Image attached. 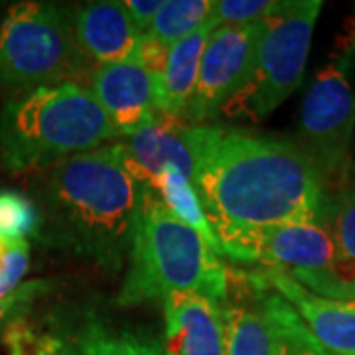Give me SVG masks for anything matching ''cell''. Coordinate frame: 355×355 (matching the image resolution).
<instances>
[{
	"instance_id": "obj_1",
	"label": "cell",
	"mask_w": 355,
	"mask_h": 355,
	"mask_svg": "<svg viewBox=\"0 0 355 355\" xmlns=\"http://www.w3.org/2000/svg\"><path fill=\"white\" fill-rule=\"evenodd\" d=\"M193 188L225 249L284 223H324L328 190L296 142L241 128L200 125Z\"/></svg>"
},
{
	"instance_id": "obj_2",
	"label": "cell",
	"mask_w": 355,
	"mask_h": 355,
	"mask_svg": "<svg viewBox=\"0 0 355 355\" xmlns=\"http://www.w3.org/2000/svg\"><path fill=\"white\" fill-rule=\"evenodd\" d=\"M142 184L116 140L36 172L38 239L105 272L127 266L139 219Z\"/></svg>"
},
{
	"instance_id": "obj_3",
	"label": "cell",
	"mask_w": 355,
	"mask_h": 355,
	"mask_svg": "<svg viewBox=\"0 0 355 355\" xmlns=\"http://www.w3.org/2000/svg\"><path fill=\"white\" fill-rule=\"evenodd\" d=\"M227 291L229 270L223 257L180 221L154 188L144 186L116 304H164L172 294H202L225 302Z\"/></svg>"
},
{
	"instance_id": "obj_4",
	"label": "cell",
	"mask_w": 355,
	"mask_h": 355,
	"mask_svg": "<svg viewBox=\"0 0 355 355\" xmlns=\"http://www.w3.org/2000/svg\"><path fill=\"white\" fill-rule=\"evenodd\" d=\"M119 140L111 119L83 83L44 87L0 107V164L42 172Z\"/></svg>"
},
{
	"instance_id": "obj_5",
	"label": "cell",
	"mask_w": 355,
	"mask_h": 355,
	"mask_svg": "<svg viewBox=\"0 0 355 355\" xmlns=\"http://www.w3.org/2000/svg\"><path fill=\"white\" fill-rule=\"evenodd\" d=\"M93 64L81 51L71 6L24 0L0 22V95L16 99L64 83L87 85Z\"/></svg>"
},
{
	"instance_id": "obj_6",
	"label": "cell",
	"mask_w": 355,
	"mask_h": 355,
	"mask_svg": "<svg viewBox=\"0 0 355 355\" xmlns=\"http://www.w3.org/2000/svg\"><path fill=\"white\" fill-rule=\"evenodd\" d=\"M322 6V0H279L259 22L249 76L223 114L261 121L300 87Z\"/></svg>"
},
{
	"instance_id": "obj_7",
	"label": "cell",
	"mask_w": 355,
	"mask_h": 355,
	"mask_svg": "<svg viewBox=\"0 0 355 355\" xmlns=\"http://www.w3.org/2000/svg\"><path fill=\"white\" fill-rule=\"evenodd\" d=\"M0 340L8 355H172L153 334L123 326L87 302L32 308Z\"/></svg>"
},
{
	"instance_id": "obj_8",
	"label": "cell",
	"mask_w": 355,
	"mask_h": 355,
	"mask_svg": "<svg viewBox=\"0 0 355 355\" xmlns=\"http://www.w3.org/2000/svg\"><path fill=\"white\" fill-rule=\"evenodd\" d=\"M355 44L345 38L306 91L294 142L328 193L352 180L355 139Z\"/></svg>"
},
{
	"instance_id": "obj_9",
	"label": "cell",
	"mask_w": 355,
	"mask_h": 355,
	"mask_svg": "<svg viewBox=\"0 0 355 355\" xmlns=\"http://www.w3.org/2000/svg\"><path fill=\"white\" fill-rule=\"evenodd\" d=\"M225 257L235 263H259L263 268L284 270L300 284L352 266L340 253L326 223L318 221L261 229L227 247Z\"/></svg>"
},
{
	"instance_id": "obj_10",
	"label": "cell",
	"mask_w": 355,
	"mask_h": 355,
	"mask_svg": "<svg viewBox=\"0 0 355 355\" xmlns=\"http://www.w3.org/2000/svg\"><path fill=\"white\" fill-rule=\"evenodd\" d=\"M259 22L211 30L202 53L198 81L184 123L209 125L239 93L253 62Z\"/></svg>"
},
{
	"instance_id": "obj_11",
	"label": "cell",
	"mask_w": 355,
	"mask_h": 355,
	"mask_svg": "<svg viewBox=\"0 0 355 355\" xmlns=\"http://www.w3.org/2000/svg\"><path fill=\"white\" fill-rule=\"evenodd\" d=\"M119 142L142 184L153 188L166 170H178L193 184L200 160V125L156 111Z\"/></svg>"
},
{
	"instance_id": "obj_12",
	"label": "cell",
	"mask_w": 355,
	"mask_h": 355,
	"mask_svg": "<svg viewBox=\"0 0 355 355\" xmlns=\"http://www.w3.org/2000/svg\"><path fill=\"white\" fill-rule=\"evenodd\" d=\"M249 277L277 292L324 349L331 355H355V300L314 294L277 268H261Z\"/></svg>"
},
{
	"instance_id": "obj_13",
	"label": "cell",
	"mask_w": 355,
	"mask_h": 355,
	"mask_svg": "<svg viewBox=\"0 0 355 355\" xmlns=\"http://www.w3.org/2000/svg\"><path fill=\"white\" fill-rule=\"evenodd\" d=\"M87 87L111 119L119 140L156 113L154 77L137 60L95 67Z\"/></svg>"
},
{
	"instance_id": "obj_14",
	"label": "cell",
	"mask_w": 355,
	"mask_h": 355,
	"mask_svg": "<svg viewBox=\"0 0 355 355\" xmlns=\"http://www.w3.org/2000/svg\"><path fill=\"white\" fill-rule=\"evenodd\" d=\"M77 44L93 67L135 60L142 34L130 22L123 2L97 0L71 6Z\"/></svg>"
},
{
	"instance_id": "obj_15",
	"label": "cell",
	"mask_w": 355,
	"mask_h": 355,
	"mask_svg": "<svg viewBox=\"0 0 355 355\" xmlns=\"http://www.w3.org/2000/svg\"><path fill=\"white\" fill-rule=\"evenodd\" d=\"M166 345L172 355H225L223 302L202 294L164 300Z\"/></svg>"
},
{
	"instance_id": "obj_16",
	"label": "cell",
	"mask_w": 355,
	"mask_h": 355,
	"mask_svg": "<svg viewBox=\"0 0 355 355\" xmlns=\"http://www.w3.org/2000/svg\"><path fill=\"white\" fill-rule=\"evenodd\" d=\"M211 30L214 26L207 20L198 32H193L191 36L178 42L168 50L164 71L154 81L158 113L184 121L198 81L203 48Z\"/></svg>"
},
{
	"instance_id": "obj_17",
	"label": "cell",
	"mask_w": 355,
	"mask_h": 355,
	"mask_svg": "<svg viewBox=\"0 0 355 355\" xmlns=\"http://www.w3.org/2000/svg\"><path fill=\"white\" fill-rule=\"evenodd\" d=\"M225 355H280L279 334L261 306L223 302Z\"/></svg>"
},
{
	"instance_id": "obj_18",
	"label": "cell",
	"mask_w": 355,
	"mask_h": 355,
	"mask_svg": "<svg viewBox=\"0 0 355 355\" xmlns=\"http://www.w3.org/2000/svg\"><path fill=\"white\" fill-rule=\"evenodd\" d=\"M249 282L257 296V304L261 306V310L268 316L279 334L280 355H331L314 340V336L306 330L296 312L277 292L261 284L253 277H249Z\"/></svg>"
},
{
	"instance_id": "obj_19",
	"label": "cell",
	"mask_w": 355,
	"mask_h": 355,
	"mask_svg": "<svg viewBox=\"0 0 355 355\" xmlns=\"http://www.w3.org/2000/svg\"><path fill=\"white\" fill-rule=\"evenodd\" d=\"M156 193L160 196V200L166 203V207L174 214V216L184 221L186 225H190L193 231H198L207 245L223 257L221 245L217 241L216 233L209 225L205 211H203L202 202L198 198V191L193 188L188 178L180 174L178 170H166L162 176L156 180L153 186Z\"/></svg>"
},
{
	"instance_id": "obj_20",
	"label": "cell",
	"mask_w": 355,
	"mask_h": 355,
	"mask_svg": "<svg viewBox=\"0 0 355 355\" xmlns=\"http://www.w3.org/2000/svg\"><path fill=\"white\" fill-rule=\"evenodd\" d=\"M211 6L214 0H162L150 30L144 36L172 48L207 22Z\"/></svg>"
},
{
	"instance_id": "obj_21",
	"label": "cell",
	"mask_w": 355,
	"mask_h": 355,
	"mask_svg": "<svg viewBox=\"0 0 355 355\" xmlns=\"http://www.w3.org/2000/svg\"><path fill=\"white\" fill-rule=\"evenodd\" d=\"M324 223L342 257L355 266V180L328 193Z\"/></svg>"
},
{
	"instance_id": "obj_22",
	"label": "cell",
	"mask_w": 355,
	"mask_h": 355,
	"mask_svg": "<svg viewBox=\"0 0 355 355\" xmlns=\"http://www.w3.org/2000/svg\"><path fill=\"white\" fill-rule=\"evenodd\" d=\"M42 217L32 198L14 190H0V237L8 241L38 237Z\"/></svg>"
},
{
	"instance_id": "obj_23",
	"label": "cell",
	"mask_w": 355,
	"mask_h": 355,
	"mask_svg": "<svg viewBox=\"0 0 355 355\" xmlns=\"http://www.w3.org/2000/svg\"><path fill=\"white\" fill-rule=\"evenodd\" d=\"M279 6V0H214L209 24L221 26H251L265 20Z\"/></svg>"
},
{
	"instance_id": "obj_24",
	"label": "cell",
	"mask_w": 355,
	"mask_h": 355,
	"mask_svg": "<svg viewBox=\"0 0 355 355\" xmlns=\"http://www.w3.org/2000/svg\"><path fill=\"white\" fill-rule=\"evenodd\" d=\"M51 282L48 280H28L12 294L0 298V336L14 320L24 316L28 310H32L42 296L50 294Z\"/></svg>"
},
{
	"instance_id": "obj_25",
	"label": "cell",
	"mask_w": 355,
	"mask_h": 355,
	"mask_svg": "<svg viewBox=\"0 0 355 355\" xmlns=\"http://www.w3.org/2000/svg\"><path fill=\"white\" fill-rule=\"evenodd\" d=\"M30 268V243L28 239L8 241V249L0 259V298L12 294L24 284Z\"/></svg>"
},
{
	"instance_id": "obj_26",
	"label": "cell",
	"mask_w": 355,
	"mask_h": 355,
	"mask_svg": "<svg viewBox=\"0 0 355 355\" xmlns=\"http://www.w3.org/2000/svg\"><path fill=\"white\" fill-rule=\"evenodd\" d=\"M123 6L127 10L130 22L137 26V30L144 36L150 30L156 14L162 6V0H127L123 2Z\"/></svg>"
},
{
	"instance_id": "obj_27",
	"label": "cell",
	"mask_w": 355,
	"mask_h": 355,
	"mask_svg": "<svg viewBox=\"0 0 355 355\" xmlns=\"http://www.w3.org/2000/svg\"><path fill=\"white\" fill-rule=\"evenodd\" d=\"M347 40H352L355 44V4H354V28H352V34L347 36Z\"/></svg>"
},
{
	"instance_id": "obj_28",
	"label": "cell",
	"mask_w": 355,
	"mask_h": 355,
	"mask_svg": "<svg viewBox=\"0 0 355 355\" xmlns=\"http://www.w3.org/2000/svg\"><path fill=\"white\" fill-rule=\"evenodd\" d=\"M2 18H4V14H2V10H0V22H2Z\"/></svg>"
}]
</instances>
